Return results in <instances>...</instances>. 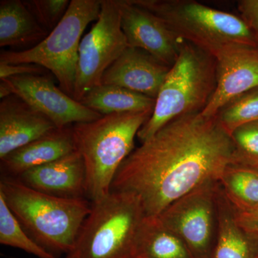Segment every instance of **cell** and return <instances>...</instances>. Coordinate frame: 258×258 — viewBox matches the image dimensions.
<instances>
[{
  "label": "cell",
  "mask_w": 258,
  "mask_h": 258,
  "mask_svg": "<svg viewBox=\"0 0 258 258\" xmlns=\"http://www.w3.org/2000/svg\"><path fill=\"white\" fill-rule=\"evenodd\" d=\"M220 182L226 197L237 212L258 208V169L232 164L226 169Z\"/></svg>",
  "instance_id": "cell-20"
},
{
  "label": "cell",
  "mask_w": 258,
  "mask_h": 258,
  "mask_svg": "<svg viewBox=\"0 0 258 258\" xmlns=\"http://www.w3.org/2000/svg\"><path fill=\"white\" fill-rule=\"evenodd\" d=\"M153 111L113 113L73 125L78 152L84 161L87 197L106 196L122 163L134 150V139Z\"/></svg>",
  "instance_id": "cell-3"
},
{
  "label": "cell",
  "mask_w": 258,
  "mask_h": 258,
  "mask_svg": "<svg viewBox=\"0 0 258 258\" xmlns=\"http://www.w3.org/2000/svg\"><path fill=\"white\" fill-rule=\"evenodd\" d=\"M215 186L208 184L194 190L171 204L157 217L161 225L198 253L206 252L211 241Z\"/></svg>",
  "instance_id": "cell-10"
},
{
  "label": "cell",
  "mask_w": 258,
  "mask_h": 258,
  "mask_svg": "<svg viewBox=\"0 0 258 258\" xmlns=\"http://www.w3.org/2000/svg\"><path fill=\"white\" fill-rule=\"evenodd\" d=\"M215 57L189 42H181L179 55L161 86L152 114L139 130L142 143L171 120L199 113L210 101L216 88Z\"/></svg>",
  "instance_id": "cell-4"
},
{
  "label": "cell",
  "mask_w": 258,
  "mask_h": 258,
  "mask_svg": "<svg viewBox=\"0 0 258 258\" xmlns=\"http://www.w3.org/2000/svg\"><path fill=\"white\" fill-rule=\"evenodd\" d=\"M144 217L135 196L110 191L93 202L91 212L66 258H133Z\"/></svg>",
  "instance_id": "cell-5"
},
{
  "label": "cell",
  "mask_w": 258,
  "mask_h": 258,
  "mask_svg": "<svg viewBox=\"0 0 258 258\" xmlns=\"http://www.w3.org/2000/svg\"><path fill=\"white\" fill-rule=\"evenodd\" d=\"M216 115L230 134L240 125L258 120V87L231 100Z\"/></svg>",
  "instance_id": "cell-23"
},
{
  "label": "cell",
  "mask_w": 258,
  "mask_h": 258,
  "mask_svg": "<svg viewBox=\"0 0 258 258\" xmlns=\"http://www.w3.org/2000/svg\"><path fill=\"white\" fill-rule=\"evenodd\" d=\"M57 127L15 94L0 101V159Z\"/></svg>",
  "instance_id": "cell-15"
},
{
  "label": "cell",
  "mask_w": 258,
  "mask_h": 258,
  "mask_svg": "<svg viewBox=\"0 0 258 258\" xmlns=\"http://www.w3.org/2000/svg\"><path fill=\"white\" fill-rule=\"evenodd\" d=\"M1 81L13 94L45 115L57 128L93 121L103 116L68 96L47 74L13 76Z\"/></svg>",
  "instance_id": "cell-9"
},
{
  "label": "cell",
  "mask_w": 258,
  "mask_h": 258,
  "mask_svg": "<svg viewBox=\"0 0 258 258\" xmlns=\"http://www.w3.org/2000/svg\"><path fill=\"white\" fill-rule=\"evenodd\" d=\"M0 195L32 239L55 256L71 252L92 206L87 199L52 196L5 175Z\"/></svg>",
  "instance_id": "cell-2"
},
{
  "label": "cell",
  "mask_w": 258,
  "mask_h": 258,
  "mask_svg": "<svg viewBox=\"0 0 258 258\" xmlns=\"http://www.w3.org/2000/svg\"><path fill=\"white\" fill-rule=\"evenodd\" d=\"M120 25L129 47H137L169 67L175 63L183 40L152 12L132 0H118Z\"/></svg>",
  "instance_id": "cell-12"
},
{
  "label": "cell",
  "mask_w": 258,
  "mask_h": 258,
  "mask_svg": "<svg viewBox=\"0 0 258 258\" xmlns=\"http://www.w3.org/2000/svg\"><path fill=\"white\" fill-rule=\"evenodd\" d=\"M161 19L177 37L215 57L232 45L258 47L240 16L194 0H132Z\"/></svg>",
  "instance_id": "cell-6"
},
{
  "label": "cell",
  "mask_w": 258,
  "mask_h": 258,
  "mask_svg": "<svg viewBox=\"0 0 258 258\" xmlns=\"http://www.w3.org/2000/svg\"><path fill=\"white\" fill-rule=\"evenodd\" d=\"M170 69L147 51L128 46L106 70L101 84L120 86L156 99Z\"/></svg>",
  "instance_id": "cell-13"
},
{
  "label": "cell",
  "mask_w": 258,
  "mask_h": 258,
  "mask_svg": "<svg viewBox=\"0 0 258 258\" xmlns=\"http://www.w3.org/2000/svg\"><path fill=\"white\" fill-rule=\"evenodd\" d=\"M47 70L34 64H10L0 63V79L25 75H45Z\"/></svg>",
  "instance_id": "cell-27"
},
{
  "label": "cell",
  "mask_w": 258,
  "mask_h": 258,
  "mask_svg": "<svg viewBox=\"0 0 258 258\" xmlns=\"http://www.w3.org/2000/svg\"><path fill=\"white\" fill-rule=\"evenodd\" d=\"M24 4L39 24L50 33L60 23L69 10V0H25Z\"/></svg>",
  "instance_id": "cell-25"
},
{
  "label": "cell",
  "mask_w": 258,
  "mask_h": 258,
  "mask_svg": "<svg viewBox=\"0 0 258 258\" xmlns=\"http://www.w3.org/2000/svg\"><path fill=\"white\" fill-rule=\"evenodd\" d=\"M237 5L240 18L258 41V0H240Z\"/></svg>",
  "instance_id": "cell-26"
},
{
  "label": "cell",
  "mask_w": 258,
  "mask_h": 258,
  "mask_svg": "<svg viewBox=\"0 0 258 258\" xmlns=\"http://www.w3.org/2000/svg\"><path fill=\"white\" fill-rule=\"evenodd\" d=\"M216 88L201 112L206 116L216 115L231 100L258 87V47L232 45L215 57Z\"/></svg>",
  "instance_id": "cell-11"
},
{
  "label": "cell",
  "mask_w": 258,
  "mask_h": 258,
  "mask_svg": "<svg viewBox=\"0 0 258 258\" xmlns=\"http://www.w3.org/2000/svg\"><path fill=\"white\" fill-rule=\"evenodd\" d=\"M232 164H238L235 145L217 115L190 113L134 149L117 171L111 191L132 194L145 217H158L194 190L220 181Z\"/></svg>",
  "instance_id": "cell-1"
},
{
  "label": "cell",
  "mask_w": 258,
  "mask_h": 258,
  "mask_svg": "<svg viewBox=\"0 0 258 258\" xmlns=\"http://www.w3.org/2000/svg\"><path fill=\"white\" fill-rule=\"evenodd\" d=\"M0 243L22 249L38 258H57L33 240L0 195Z\"/></svg>",
  "instance_id": "cell-22"
},
{
  "label": "cell",
  "mask_w": 258,
  "mask_h": 258,
  "mask_svg": "<svg viewBox=\"0 0 258 258\" xmlns=\"http://www.w3.org/2000/svg\"><path fill=\"white\" fill-rule=\"evenodd\" d=\"M230 135L238 164L258 169V120L240 125Z\"/></svg>",
  "instance_id": "cell-24"
},
{
  "label": "cell",
  "mask_w": 258,
  "mask_h": 258,
  "mask_svg": "<svg viewBox=\"0 0 258 258\" xmlns=\"http://www.w3.org/2000/svg\"><path fill=\"white\" fill-rule=\"evenodd\" d=\"M13 94L10 91V88L5 84L4 81H0V98L4 99L7 97L10 96Z\"/></svg>",
  "instance_id": "cell-29"
},
{
  "label": "cell",
  "mask_w": 258,
  "mask_h": 258,
  "mask_svg": "<svg viewBox=\"0 0 258 258\" xmlns=\"http://www.w3.org/2000/svg\"><path fill=\"white\" fill-rule=\"evenodd\" d=\"M189 258L186 244L161 225L157 217H144L136 242L134 257Z\"/></svg>",
  "instance_id": "cell-19"
},
{
  "label": "cell",
  "mask_w": 258,
  "mask_h": 258,
  "mask_svg": "<svg viewBox=\"0 0 258 258\" xmlns=\"http://www.w3.org/2000/svg\"><path fill=\"white\" fill-rule=\"evenodd\" d=\"M77 151L73 125L56 128L0 159L3 175L18 177L25 171Z\"/></svg>",
  "instance_id": "cell-16"
},
{
  "label": "cell",
  "mask_w": 258,
  "mask_h": 258,
  "mask_svg": "<svg viewBox=\"0 0 258 258\" xmlns=\"http://www.w3.org/2000/svg\"><path fill=\"white\" fill-rule=\"evenodd\" d=\"M17 179L40 192L66 199H87V176L78 151L25 171Z\"/></svg>",
  "instance_id": "cell-14"
},
{
  "label": "cell",
  "mask_w": 258,
  "mask_h": 258,
  "mask_svg": "<svg viewBox=\"0 0 258 258\" xmlns=\"http://www.w3.org/2000/svg\"><path fill=\"white\" fill-rule=\"evenodd\" d=\"M133 258H144V257H133Z\"/></svg>",
  "instance_id": "cell-30"
},
{
  "label": "cell",
  "mask_w": 258,
  "mask_h": 258,
  "mask_svg": "<svg viewBox=\"0 0 258 258\" xmlns=\"http://www.w3.org/2000/svg\"><path fill=\"white\" fill-rule=\"evenodd\" d=\"M156 99L113 85L100 84L93 88L80 103L103 115L119 113L150 111Z\"/></svg>",
  "instance_id": "cell-18"
},
{
  "label": "cell",
  "mask_w": 258,
  "mask_h": 258,
  "mask_svg": "<svg viewBox=\"0 0 258 258\" xmlns=\"http://www.w3.org/2000/svg\"><path fill=\"white\" fill-rule=\"evenodd\" d=\"M235 217L239 227L252 237H258V208L247 212H236Z\"/></svg>",
  "instance_id": "cell-28"
},
{
  "label": "cell",
  "mask_w": 258,
  "mask_h": 258,
  "mask_svg": "<svg viewBox=\"0 0 258 258\" xmlns=\"http://www.w3.org/2000/svg\"><path fill=\"white\" fill-rule=\"evenodd\" d=\"M101 0H72L60 23L36 46L23 51L2 50L0 63L34 64L50 71L68 96H74L81 37L99 18Z\"/></svg>",
  "instance_id": "cell-7"
},
{
  "label": "cell",
  "mask_w": 258,
  "mask_h": 258,
  "mask_svg": "<svg viewBox=\"0 0 258 258\" xmlns=\"http://www.w3.org/2000/svg\"><path fill=\"white\" fill-rule=\"evenodd\" d=\"M220 201L215 258H255L250 236L239 227L235 213Z\"/></svg>",
  "instance_id": "cell-21"
},
{
  "label": "cell",
  "mask_w": 258,
  "mask_h": 258,
  "mask_svg": "<svg viewBox=\"0 0 258 258\" xmlns=\"http://www.w3.org/2000/svg\"><path fill=\"white\" fill-rule=\"evenodd\" d=\"M128 47L120 25L118 0H101L99 18L80 44L73 98L80 102L93 88L101 84L106 70Z\"/></svg>",
  "instance_id": "cell-8"
},
{
  "label": "cell",
  "mask_w": 258,
  "mask_h": 258,
  "mask_svg": "<svg viewBox=\"0 0 258 258\" xmlns=\"http://www.w3.org/2000/svg\"><path fill=\"white\" fill-rule=\"evenodd\" d=\"M48 35L23 1H0V47L27 50L36 46Z\"/></svg>",
  "instance_id": "cell-17"
}]
</instances>
